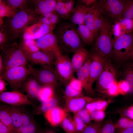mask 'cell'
<instances>
[{"mask_svg":"<svg viewBox=\"0 0 133 133\" xmlns=\"http://www.w3.org/2000/svg\"><path fill=\"white\" fill-rule=\"evenodd\" d=\"M2 0H0V2H1V1H2Z\"/></svg>","mask_w":133,"mask_h":133,"instance_id":"cell-63","label":"cell"},{"mask_svg":"<svg viewBox=\"0 0 133 133\" xmlns=\"http://www.w3.org/2000/svg\"><path fill=\"white\" fill-rule=\"evenodd\" d=\"M112 29V35L114 36V40L121 36L126 34L124 28L117 21H116L115 24L113 26Z\"/></svg>","mask_w":133,"mask_h":133,"instance_id":"cell-41","label":"cell"},{"mask_svg":"<svg viewBox=\"0 0 133 133\" xmlns=\"http://www.w3.org/2000/svg\"><path fill=\"white\" fill-rule=\"evenodd\" d=\"M76 30L80 38L85 43L90 44L93 42L95 37L84 24L79 25Z\"/></svg>","mask_w":133,"mask_h":133,"instance_id":"cell-28","label":"cell"},{"mask_svg":"<svg viewBox=\"0 0 133 133\" xmlns=\"http://www.w3.org/2000/svg\"><path fill=\"white\" fill-rule=\"evenodd\" d=\"M0 51L4 71L14 67L26 66L28 63L26 55L17 42L2 45L0 46Z\"/></svg>","mask_w":133,"mask_h":133,"instance_id":"cell-2","label":"cell"},{"mask_svg":"<svg viewBox=\"0 0 133 133\" xmlns=\"http://www.w3.org/2000/svg\"><path fill=\"white\" fill-rule=\"evenodd\" d=\"M133 64L127 66L124 73V80L128 83L129 86L128 93L132 94L133 92Z\"/></svg>","mask_w":133,"mask_h":133,"instance_id":"cell-34","label":"cell"},{"mask_svg":"<svg viewBox=\"0 0 133 133\" xmlns=\"http://www.w3.org/2000/svg\"><path fill=\"white\" fill-rule=\"evenodd\" d=\"M35 42L40 50L50 57L54 61L56 56L61 53L56 37L53 32L36 40Z\"/></svg>","mask_w":133,"mask_h":133,"instance_id":"cell-9","label":"cell"},{"mask_svg":"<svg viewBox=\"0 0 133 133\" xmlns=\"http://www.w3.org/2000/svg\"><path fill=\"white\" fill-rule=\"evenodd\" d=\"M35 12L29 10L22 9L16 12L10 22L12 31L19 33L36 19Z\"/></svg>","mask_w":133,"mask_h":133,"instance_id":"cell-8","label":"cell"},{"mask_svg":"<svg viewBox=\"0 0 133 133\" xmlns=\"http://www.w3.org/2000/svg\"><path fill=\"white\" fill-rule=\"evenodd\" d=\"M0 133H12L8 128L0 120Z\"/></svg>","mask_w":133,"mask_h":133,"instance_id":"cell-52","label":"cell"},{"mask_svg":"<svg viewBox=\"0 0 133 133\" xmlns=\"http://www.w3.org/2000/svg\"><path fill=\"white\" fill-rule=\"evenodd\" d=\"M54 65L59 81L63 84H66L74 76V72L71 60L66 56L60 53L56 56Z\"/></svg>","mask_w":133,"mask_h":133,"instance_id":"cell-6","label":"cell"},{"mask_svg":"<svg viewBox=\"0 0 133 133\" xmlns=\"http://www.w3.org/2000/svg\"><path fill=\"white\" fill-rule=\"evenodd\" d=\"M34 69L30 65L28 67L26 66L14 67L5 70L1 76L9 83L13 91L21 92L24 83L28 77L33 74Z\"/></svg>","mask_w":133,"mask_h":133,"instance_id":"cell-3","label":"cell"},{"mask_svg":"<svg viewBox=\"0 0 133 133\" xmlns=\"http://www.w3.org/2000/svg\"><path fill=\"white\" fill-rule=\"evenodd\" d=\"M55 12L54 11L46 13L41 15V16L50 19L52 16Z\"/></svg>","mask_w":133,"mask_h":133,"instance_id":"cell-59","label":"cell"},{"mask_svg":"<svg viewBox=\"0 0 133 133\" xmlns=\"http://www.w3.org/2000/svg\"><path fill=\"white\" fill-rule=\"evenodd\" d=\"M54 88L51 86H42L40 91L38 100L41 102L53 98L54 96Z\"/></svg>","mask_w":133,"mask_h":133,"instance_id":"cell-30","label":"cell"},{"mask_svg":"<svg viewBox=\"0 0 133 133\" xmlns=\"http://www.w3.org/2000/svg\"><path fill=\"white\" fill-rule=\"evenodd\" d=\"M114 133H133V127L125 129H116Z\"/></svg>","mask_w":133,"mask_h":133,"instance_id":"cell-54","label":"cell"},{"mask_svg":"<svg viewBox=\"0 0 133 133\" xmlns=\"http://www.w3.org/2000/svg\"><path fill=\"white\" fill-rule=\"evenodd\" d=\"M101 14L100 12L93 5L92 6V9L86 14L84 17V24L94 20L100 16Z\"/></svg>","mask_w":133,"mask_h":133,"instance_id":"cell-39","label":"cell"},{"mask_svg":"<svg viewBox=\"0 0 133 133\" xmlns=\"http://www.w3.org/2000/svg\"><path fill=\"white\" fill-rule=\"evenodd\" d=\"M114 41L110 25L105 21L99 30L93 52L108 59L112 56Z\"/></svg>","mask_w":133,"mask_h":133,"instance_id":"cell-4","label":"cell"},{"mask_svg":"<svg viewBox=\"0 0 133 133\" xmlns=\"http://www.w3.org/2000/svg\"><path fill=\"white\" fill-rule=\"evenodd\" d=\"M42 133H56L53 131L50 130L45 131Z\"/></svg>","mask_w":133,"mask_h":133,"instance_id":"cell-61","label":"cell"},{"mask_svg":"<svg viewBox=\"0 0 133 133\" xmlns=\"http://www.w3.org/2000/svg\"><path fill=\"white\" fill-rule=\"evenodd\" d=\"M6 83L5 81L0 76V93L4 92L6 90Z\"/></svg>","mask_w":133,"mask_h":133,"instance_id":"cell-57","label":"cell"},{"mask_svg":"<svg viewBox=\"0 0 133 133\" xmlns=\"http://www.w3.org/2000/svg\"><path fill=\"white\" fill-rule=\"evenodd\" d=\"M0 102L16 106L33 105L26 95L15 91L0 93Z\"/></svg>","mask_w":133,"mask_h":133,"instance_id":"cell-13","label":"cell"},{"mask_svg":"<svg viewBox=\"0 0 133 133\" xmlns=\"http://www.w3.org/2000/svg\"><path fill=\"white\" fill-rule=\"evenodd\" d=\"M28 61L34 65H39L41 66H52L54 65L53 60L47 54L40 50L26 56Z\"/></svg>","mask_w":133,"mask_h":133,"instance_id":"cell-20","label":"cell"},{"mask_svg":"<svg viewBox=\"0 0 133 133\" xmlns=\"http://www.w3.org/2000/svg\"><path fill=\"white\" fill-rule=\"evenodd\" d=\"M16 12L10 6L2 1L0 2V17H12Z\"/></svg>","mask_w":133,"mask_h":133,"instance_id":"cell-36","label":"cell"},{"mask_svg":"<svg viewBox=\"0 0 133 133\" xmlns=\"http://www.w3.org/2000/svg\"><path fill=\"white\" fill-rule=\"evenodd\" d=\"M19 44L20 48L26 56L40 50L34 40L23 39Z\"/></svg>","mask_w":133,"mask_h":133,"instance_id":"cell-27","label":"cell"},{"mask_svg":"<svg viewBox=\"0 0 133 133\" xmlns=\"http://www.w3.org/2000/svg\"><path fill=\"white\" fill-rule=\"evenodd\" d=\"M92 8L82 4L77 5L72 10L71 14V20L74 24L78 25L84 24V19L86 14Z\"/></svg>","mask_w":133,"mask_h":133,"instance_id":"cell-22","label":"cell"},{"mask_svg":"<svg viewBox=\"0 0 133 133\" xmlns=\"http://www.w3.org/2000/svg\"><path fill=\"white\" fill-rule=\"evenodd\" d=\"M125 1L124 0H101L97 1L94 5L101 13L117 21L119 18Z\"/></svg>","mask_w":133,"mask_h":133,"instance_id":"cell-7","label":"cell"},{"mask_svg":"<svg viewBox=\"0 0 133 133\" xmlns=\"http://www.w3.org/2000/svg\"><path fill=\"white\" fill-rule=\"evenodd\" d=\"M38 129L33 121L27 124L14 130L12 133H37Z\"/></svg>","mask_w":133,"mask_h":133,"instance_id":"cell-33","label":"cell"},{"mask_svg":"<svg viewBox=\"0 0 133 133\" xmlns=\"http://www.w3.org/2000/svg\"><path fill=\"white\" fill-rule=\"evenodd\" d=\"M118 85L120 94L123 95L128 93L129 85L124 80H120L118 83Z\"/></svg>","mask_w":133,"mask_h":133,"instance_id":"cell-49","label":"cell"},{"mask_svg":"<svg viewBox=\"0 0 133 133\" xmlns=\"http://www.w3.org/2000/svg\"><path fill=\"white\" fill-rule=\"evenodd\" d=\"M96 110L104 111L108 106L109 102L106 100L99 99L95 101Z\"/></svg>","mask_w":133,"mask_h":133,"instance_id":"cell-48","label":"cell"},{"mask_svg":"<svg viewBox=\"0 0 133 133\" xmlns=\"http://www.w3.org/2000/svg\"><path fill=\"white\" fill-rule=\"evenodd\" d=\"M90 55L89 85L91 89H93L92 88V85L97 80L109 60L95 52H93Z\"/></svg>","mask_w":133,"mask_h":133,"instance_id":"cell-11","label":"cell"},{"mask_svg":"<svg viewBox=\"0 0 133 133\" xmlns=\"http://www.w3.org/2000/svg\"><path fill=\"white\" fill-rule=\"evenodd\" d=\"M60 125L66 133H76L72 118L68 113Z\"/></svg>","mask_w":133,"mask_h":133,"instance_id":"cell-31","label":"cell"},{"mask_svg":"<svg viewBox=\"0 0 133 133\" xmlns=\"http://www.w3.org/2000/svg\"><path fill=\"white\" fill-rule=\"evenodd\" d=\"M89 54L87 50L82 48L75 52L71 60L74 72H76L83 65Z\"/></svg>","mask_w":133,"mask_h":133,"instance_id":"cell-23","label":"cell"},{"mask_svg":"<svg viewBox=\"0 0 133 133\" xmlns=\"http://www.w3.org/2000/svg\"><path fill=\"white\" fill-rule=\"evenodd\" d=\"M38 21L53 28H54V27L52 24L50 20L44 17L41 16L39 19Z\"/></svg>","mask_w":133,"mask_h":133,"instance_id":"cell-56","label":"cell"},{"mask_svg":"<svg viewBox=\"0 0 133 133\" xmlns=\"http://www.w3.org/2000/svg\"><path fill=\"white\" fill-rule=\"evenodd\" d=\"M4 71L3 61L0 54V76Z\"/></svg>","mask_w":133,"mask_h":133,"instance_id":"cell-60","label":"cell"},{"mask_svg":"<svg viewBox=\"0 0 133 133\" xmlns=\"http://www.w3.org/2000/svg\"><path fill=\"white\" fill-rule=\"evenodd\" d=\"M60 49L67 53L75 52L83 48V45L76 29L72 24L62 25L55 35Z\"/></svg>","mask_w":133,"mask_h":133,"instance_id":"cell-1","label":"cell"},{"mask_svg":"<svg viewBox=\"0 0 133 133\" xmlns=\"http://www.w3.org/2000/svg\"><path fill=\"white\" fill-rule=\"evenodd\" d=\"M110 96L115 97L119 94L118 83L116 79L111 85L106 93Z\"/></svg>","mask_w":133,"mask_h":133,"instance_id":"cell-46","label":"cell"},{"mask_svg":"<svg viewBox=\"0 0 133 133\" xmlns=\"http://www.w3.org/2000/svg\"><path fill=\"white\" fill-rule=\"evenodd\" d=\"M57 0H40L37 1L35 12L36 14L41 15L55 11Z\"/></svg>","mask_w":133,"mask_h":133,"instance_id":"cell-25","label":"cell"},{"mask_svg":"<svg viewBox=\"0 0 133 133\" xmlns=\"http://www.w3.org/2000/svg\"><path fill=\"white\" fill-rule=\"evenodd\" d=\"M121 117H124L133 119V106H130L122 110Z\"/></svg>","mask_w":133,"mask_h":133,"instance_id":"cell-51","label":"cell"},{"mask_svg":"<svg viewBox=\"0 0 133 133\" xmlns=\"http://www.w3.org/2000/svg\"><path fill=\"white\" fill-rule=\"evenodd\" d=\"M133 119L124 117H121L114 124L115 129H125L133 127Z\"/></svg>","mask_w":133,"mask_h":133,"instance_id":"cell-35","label":"cell"},{"mask_svg":"<svg viewBox=\"0 0 133 133\" xmlns=\"http://www.w3.org/2000/svg\"><path fill=\"white\" fill-rule=\"evenodd\" d=\"M6 39L5 34L3 30L0 27V46L4 44Z\"/></svg>","mask_w":133,"mask_h":133,"instance_id":"cell-55","label":"cell"},{"mask_svg":"<svg viewBox=\"0 0 133 133\" xmlns=\"http://www.w3.org/2000/svg\"><path fill=\"white\" fill-rule=\"evenodd\" d=\"M105 21L100 16L93 21L84 24L95 37L98 34Z\"/></svg>","mask_w":133,"mask_h":133,"instance_id":"cell-29","label":"cell"},{"mask_svg":"<svg viewBox=\"0 0 133 133\" xmlns=\"http://www.w3.org/2000/svg\"><path fill=\"white\" fill-rule=\"evenodd\" d=\"M72 118L76 133H81L87 126L76 113L74 114Z\"/></svg>","mask_w":133,"mask_h":133,"instance_id":"cell-38","label":"cell"},{"mask_svg":"<svg viewBox=\"0 0 133 133\" xmlns=\"http://www.w3.org/2000/svg\"><path fill=\"white\" fill-rule=\"evenodd\" d=\"M102 127L99 122L92 123L87 126L81 133H100Z\"/></svg>","mask_w":133,"mask_h":133,"instance_id":"cell-40","label":"cell"},{"mask_svg":"<svg viewBox=\"0 0 133 133\" xmlns=\"http://www.w3.org/2000/svg\"><path fill=\"white\" fill-rule=\"evenodd\" d=\"M33 76L42 86L49 85L55 88L59 81L57 75L52 66H41L39 69H34Z\"/></svg>","mask_w":133,"mask_h":133,"instance_id":"cell-10","label":"cell"},{"mask_svg":"<svg viewBox=\"0 0 133 133\" xmlns=\"http://www.w3.org/2000/svg\"><path fill=\"white\" fill-rule=\"evenodd\" d=\"M7 2L10 5V7L15 10L16 8L21 7L25 4L27 1L23 0H7Z\"/></svg>","mask_w":133,"mask_h":133,"instance_id":"cell-50","label":"cell"},{"mask_svg":"<svg viewBox=\"0 0 133 133\" xmlns=\"http://www.w3.org/2000/svg\"><path fill=\"white\" fill-rule=\"evenodd\" d=\"M68 113L65 109L57 106L44 114L51 125L56 127L60 125Z\"/></svg>","mask_w":133,"mask_h":133,"instance_id":"cell-19","label":"cell"},{"mask_svg":"<svg viewBox=\"0 0 133 133\" xmlns=\"http://www.w3.org/2000/svg\"><path fill=\"white\" fill-rule=\"evenodd\" d=\"M3 21L2 18L0 17V26L3 24Z\"/></svg>","mask_w":133,"mask_h":133,"instance_id":"cell-62","label":"cell"},{"mask_svg":"<svg viewBox=\"0 0 133 133\" xmlns=\"http://www.w3.org/2000/svg\"><path fill=\"white\" fill-rule=\"evenodd\" d=\"M31 76L28 77L24 83L23 89L26 92V95L30 100H38L42 86L33 76Z\"/></svg>","mask_w":133,"mask_h":133,"instance_id":"cell-18","label":"cell"},{"mask_svg":"<svg viewBox=\"0 0 133 133\" xmlns=\"http://www.w3.org/2000/svg\"><path fill=\"white\" fill-rule=\"evenodd\" d=\"M91 61V55H89L83 65L76 72L77 79L81 82L83 88L87 93L92 95L94 93V90L91 89L89 85V68Z\"/></svg>","mask_w":133,"mask_h":133,"instance_id":"cell-17","label":"cell"},{"mask_svg":"<svg viewBox=\"0 0 133 133\" xmlns=\"http://www.w3.org/2000/svg\"><path fill=\"white\" fill-rule=\"evenodd\" d=\"M117 21L124 28L126 33L132 32L133 29V19L123 18L119 19Z\"/></svg>","mask_w":133,"mask_h":133,"instance_id":"cell-42","label":"cell"},{"mask_svg":"<svg viewBox=\"0 0 133 133\" xmlns=\"http://www.w3.org/2000/svg\"><path fill=\"white\" fill-rule=\"evenodd\" d=\"M91 120L100 122L102 120L105 116L104 111L96 110L90 114Z\"/></svg>","mask_w":133,"mask_h":133,"instance_id":"cell-45","label":"cell"},{"mask_svg":"<svg viewBox=\"0 0 133 133\" xmlns=\"http://www.w3.org/2000/svg\"><path fill=\"white\" fill-rule=\"evenodd\" d=\"M0 120L13 132L14 129L13 121L8 106L6 104H0Z\"/></svg>","mask_w":133,"mask_h":133,"instance_id":"cell-26","label":"cell"},{"mask_svg":"<svg viewBox=\"0 0 133 133\" xmlns=\"http://www.w3.org/2000/svg\"><path fill=\"white\" fill-rule=\"evenodd\" d=\"M75 113L81 118L87 126L92 123L90 114L85 108Z\"/></svg>","mask_w":133,"mask_h":133,"instance_id":"cell-43","label":"cell"},{"mask_svg":"<svg viewBox=\"0 0 133 133\" xmlns=\"http://www.w3.org/2000/svg\"><path fill=\"white\" fill-rule=\"evenodd\" d=\"M123 18L133 19V0H125L118 19Z\"/></svg>","mask_w":133,"mask_h":133,"instance_id":"cell-32","label":"cell"},{"mask_svg":"<svg viewBox=\"0 0 133 133\" xmlns=\"http://www.w3.org/2000/svg\"><path fill=\"white\" fill-rule=\"evenodd\" d=\"M112 56L117 61L123 62L133 56V36L131 33L124 34L114 40Z\"/></svg>","mask_w":133,"mask_h":133,"instance_id":"cell-5","label":"cell"},{"mask_svg":"<svg viewBox=\"0 0 133 133\" xmlns=\"http://www.w3.org/2000/svg\"><path fill=\"white\" fill-rule=\"evenodd\" d=\"M54 28L39 21L28 26L23 30V39L37 40L52 32Z\"/></svg>","mask_w":133,"mask_h":133,"instance_id":"cell-14","label":"cell"},{"mask_svg":"<svg viewBox=\"0 0 133 133\" xmlns=\"http://www.w3.org/2000/svg\"><path fill=\"white\" fill-rule=\"evenodd\" d=\"M59 15L56 12L51 16L50 20L53 26L54 27L59 21Z\"/></svg>","mask_w":133,"mask_h":133,"instance_id":"cell-53","label":"cell"},{"mask_svg":"<svg viewBox=\"0 0 133 133\" xmlns=\"http://www.w3.org/2000/svg\"><path fill=\"white\" fill-rule=\"evenodd\" d=\"M70 86L77 91L82 92L83 88L82 84L78 79L73 77L68 83Z\"/></svg>","mask_w":133,"mask_h":133,"instance_id":"cell-47","label":"cell"},{"mask_svg":"<svg viewBox=\"0 0 133 133\" xmlns=\"http://www.w3.org/2000/svg\"><path fill=\"white\" fill-rule=\"evenodd\" d=\"M74 3L73 0H57L55 11L62 17L66 19L71 14Z\"/></svg>","mask_w":133,"mask_h":133,"instance_id":"cell-21","label":"cell"},{"mask_svg":"<svg viewBox=\"0 0 133 133\" xmlns=\"http://www.w3.org/2000/svg\"><path fill=\"white\" fill-rule=\"evenodd\" d=\"M79 1L86 6L92 4H94L97 2L96 0H81Z\"/></svg>","mask_w":133,"mask_h":133,"instance_id":"cell-58","label":"cell"},{"mask_svg":"<svg viewBox=\"0 0 133 133\" xmlns=\"http://www.w3.org/2000/svg\"><path fill=\"white\" fill-rule=\"evenodd\" d=\"M99 99L84 95L74 97L65 100V109L75 113L84 108L88 103Z\"/></svg>","mask_w":133,"mask_h":133,"instance_id":"cell-16","label":"cell"},{"mask_svg":"<svg viewBox=\"0 0 133 133\" xmlns=\"http://www.w3.org/2000/svg\"><path fill=\"white\" fill-rule=\"evenodd\" d=\"M19 106H8L13 121L14 130L34 121L32 117L27 111Z\"/></svg>","mask_w":133,"mask_h":133,"instance_id":"cell-15","label":"cell"},{"mask_svg":"<svg viewBox=\"0 0 133 133\" xmlns=\"http://www.w3.org/2000/svg\"><path fill=\"white\" fill-rule=\"evenodd\" d=\"M115 129L114 124L109 118L102 127L100 133H114Z\"/></svg>","mask_w":133,"mask_h":133,"instance_id":"cell-44","label":"cell"},{"mask_svg":"<svg viewBox=\"0 0 133 133\" xmlns=\"http://www.w3.org/2000/svg\"><path fill=\"white\" fill-rule=\"evenodd\" d=\"M59 100L54 96L51 99L41 102L34 107L33 113L34 115L44 114L48 111L58 106Z\"/></svg>","mask_w":133,"mask_h":133,"instance_id":"cell-24","label":"cell"},{"mask_svg":"<svg viewBox=\"0 0 133 133\" xmlns=\"http://www.w3.org/2000/svg\"><path fill=\"white\" fill-rule=\"evenodd\" d=\"M83 95L82 92L74 89L67 83L66 84L64 92V97L65 100L72 98Z\"/></svg>","mask_w":133,"mask_h":133,"instance_id":"cell-37","label":"cell"},{"mask_svg":"<svg viewBox=\"0 0 133 133\" xmlns=\"http://www.w3.org/2000/svg\"><path fill=\"white\" fill-rule=\"evenodd\" d=\"M116 70L108 60L97 80L99 90L106 93L111 85L116 79Z\"/></svg>","mask_w":133,"mask_h":133,"instance_id":"cell-12","label":"cell"}]
</instances>
